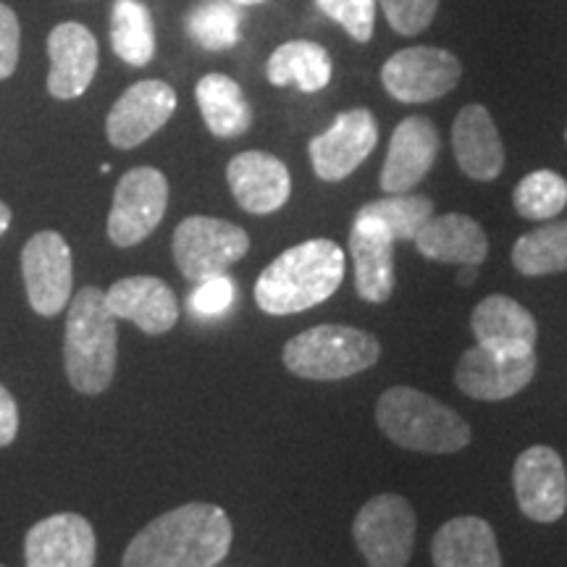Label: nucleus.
<instances>
[{
  "mask_svg": "<svg viewBox=\"0 0 567 567\" xmlns=\"http://www.w3.org/2000/svg\"><path fill=\"white\" fill-rule=\"evenodd\" d=\"M457 281L463 284V287H471V284L476 281V266H463V271H460Z\"/></svg>",
  "mask_w": 567,
  "mask_h": 567,
  "instance_id": "nucleus-38",
  "label": "nucleus"
},
{
  "mask_svg": "<svg viewBox=\"0 0 567 567\" xmlns=\"http://www.w3.org/2000/svg\"><path fill=\"white\" fill-rule=\"evenodd\" d=\"M452 151L460 172L476 182H492L505 168V145L492 113L484 105L471 103L457 113L452 124Z\"/></svg>",
  "mask_w": 567,
  "mask_h": 567,
  "instance_id": "nucleus-21",
  "label": "nucleus"
},
{
  "mask_svg": "<svg viewBox=\"0 0 567 567\" xmlns=\"http://www.w3.org/2000/svg\"><path fill=\"white\" fill-rule=\"evenodd\" d=\"M316 6L323 17L337 21L354 42L373 38L379 0H316Z\"/></svg>",
  "mask_w": 567,
  "mask_h": 567,
  "instance_id": "nucleus-32",
  "label": "nucleus"
},
{
  "mask_svg": "<svg viewBox=\"0 0 567 567\" xmlns=\"http://www.w3.org/2000/svg\"><path fill=\"white\" fill-rule=\"evenodd\" d=\"M48 55H51V74H48L51 95L59 101H74L84 95L97 71L95 34L76 21H63L48 38Z\"/></svg>",
  "mask_w": 567,
  "mask_h": 567,
  "instance_id": "nucleus-20",
  "label": "nucleus"
},
{
  "mask_svg": "<svg viewBox=\"0 0 567 567\" xmlns=\"http://www.w3.org/2000/svg\"><path fill=\"white\" fill-rule=\"evenodd\" d=\"M417 252L436 264L481 266L488 258V239L476 218L463 213L431 216L413 239Z\"/></svg>",
  "mask_w": 567,
  "mask_h": 567,
  "instance_id": "nucleus-23",
  "label": "nucleus"
},
{
  "mask_svg": "<svg viewBox=\"0 0 567 567\" xmlns=\"http://www.w3.org/2000/svg\"><path fill=\"white\" fill-rule=\"evenodd\" d=\"M176 111V92L168 82L145 80L132 84L130 90L113 103L105 118V134L118 151H132L151 140Z\"/></svg>",
  "mask_w": 567,
  "mask_h": 567,
  "instance_id": "nucleus-14",
  "label": "nucleus"
},
{
  "mask_svg": "<svg viewBox=\"0 0 567 567\" xmlns=\"http://www.w3.org/2000/svg\"><path fill=\"white\" fill-rule=\"evenodd\" d=\"M513 205L528 221H549L565 210L567 182L549 168L523 176L513 193Z\"/></svg>",
  "mask_w": 567,
  "mask_h": 567,
  "instance_id": "nucleus-31",
  "label": "nucleus"
},
{
  "mask_svg": "<svg viewBox=\"0 0 567 567\" xmlns=\"http://www.w3.org/2000/svg\"><path fill=\"white\" fill-rule=\"evenodd\" d=\"M21 274L34 313L59 316L71 300L74 264L59 231H38L21 250Z\"/></svg>",
  "mask_w": 567,
  "mask_h": 567,
  "instance_id": "nucleus-10",
  "label": "nucleus"
},
{
  "mask_svg": "<svg viewBox=\"0 0 567 567\" xmlns=\"http://www.w3.org/2000/svg\"><path fill=\"white\" fill-rule=\"evenodd\" d=\"M197 105H200L203 122L210 134L221 140H231L245 134L252 126V109L247 103L243 87L226 74H205L197 82Z\"/></svg>",
  "mask_w": 567,
  "mask_h": 567,
  "instance_id": "nucleus-26",
  "label": "nucleus"
},
{
  "mask_svg": "<svg viewBox=\"0 0 567 567\" xmlns=\"http://www.w3.org/2000/svg\"><path fill=\"white\" fill-rule=\"evenodd\" d=\"M19 19L9 6L0 3V80H9L19 63Z\"/></svg>",
  "mask_w": 567,
  "mask_h": 567,
  "instance_id": "nucleus-35",
  "label": "nucleus"
},
{
  "mask_svg": "<svg viewBox=\"0 0 567 567\" xmlns=\"http://www.w3.org/2000/svg\"><path fill=\"white\" fill-rule=\"evenodd\" d=\"M116 318L105 305V292L84 287L69 305L63 363L71 386L82 394H101L116 373Z\"/></svg>",
  "mask_w": 567,
  "mask_h": 567,
  "instance_id": "nucleus-3",
  "label": "nucleus"
},
{
  "mask_svg": "<svg viewBox=\"0 0 567 567\" xmlns=\"http://www.w3.org/2000/svg\"><path fill=\"white\" fill-rule=\"evenodd\" d=\"M97 542L87 517L59 513L34 523L24 542L27 567H95Z\"/></svg>",
  "mask_w": 567,
  "mask_h": 567,
  "instance_id": "nucleus-15",
  "label": "nucleus"
},
{
  "mask_svg": "<svg viewBox=\"0 0 567 567\" xmlns=\"http://www.w3.org/2000/svg\"><path fill=\"white\" fill-rule=\"evenodd\" d=\"M19 431V410L9 389L0 384V446H9Z\"/></svg>",
  "mask_w": 567,
  "mask_h": 567,
  "instance_id": "nucleus-36",
  "label": "nucleus"
},
{
  "mask_svg": "<svg viewBox=\"0 0 567 567\" xmlns=\"http://www.w3.org/2000/svg\"><path fill=\"white\" fill-rule=\"evenodd\" d=\"M354 289L365 302H386L394 292V237L379 218L354 216L350 229Z\"/></svg>",
  "mask_w": 567,
  "mask_h": 567,
  "instance_id": "nucleus-19",
  "label": "nucleus"
},
{
  "mask_svg": "<svg viewBox=\"0 0 567 567\" xmlns=\"http://www.w3.org/2000/svg\"><path fill=\"white\" fill-rule=\"evenodd\" d=\"M471 329L478 344L505 354H530L536 347V318L517 300L505 295H492L476 305L471 316Z\"/></svg>",
  "mask_w": 567,
  "mask_h": 567,
  "instance_id": "nucleus-22",
  "label": "nucleus"
},
{
  "mask_svg": "<svg viewBox=\"0 0 567 567\" xmlns=\"http://www.w3.org/2000/svg\"><path fill=\"white\" fill-rule=\"evenodd\" d=\"M226 182L239 208L255 216L276 213L292 195V176H289L287 163L264 151L234 155L226 168Z\"/></svg>",
  "mask_w": 567,
  "mask_h": 567,
  "instance_id": "nucleus-16",
  "label": "nucleus"
},
{
  "mask_svg": "<svg viewBox=\"0 0 567 567\" xmlns=\"http://www.w3.org/2000/svg\"><path fill=\"white\" fill-rule=\"evenodd\" d=\"M334 63L323 45L313 40H289L276 48L266 63V76L274 87H297L300 92H321L331 82Z\"/></svg>",
  "mask_w": 567,
  "mask_h": 567,
  "instance_id": "nucleus-25",
  "label": "nucleus"
},
{
  "mask_svg": "<svg viewBox=\"0 0 567 567\" xmlns=\"http://www.w3.org/2000/svg\"><path fill=\"white\" fill-rule=\"evenodd\" d=\"M234 6H258V3H266V0H231Z\"/></svg>",
  "mask_w": 567,
  "mask_h": 567,
  "instance_id": "nucleus-39",
  "label": "nucleus"
},
{
  "mask_svg": "<svg viewBox=\"0 0 567 567\" xmlns=\"http://www.w3.org/2000/svg\"><path fill=\"white\" fill-rule=\"evenodd\" d=\"M9 226H11V208L6 203H0V237L9 231Z\"/></svg>",
  "mask_w": 567,
  "mask_h": 567,
  "instance_id": "nucleus-37",
  "label": "nucleus"
},
{
  "mask_svg": "<svg viewBox=\"0 0 567 567\" xmlns=\"http://www.w3.org/2000/svg\"><path fill=\"white\" fill-rule=\"evenodd\" d=\"M431 559L436 567H502L494 528L473 515L455 517L436 530Z\"/></svg>",
  "mask_w": 567,
  "mask_h": 567,
  "instance_id": "nucleus-24",
  "label": "nucleus"
},
{
  "mask_svg": "<svg viewBox=\"0 0 567 567\" xmlns=\"http://www.w3.org/2000/svg\"><path fill=\"white\" fill-rule=\"evenodd\" d=\"M513 486L523 515L534 523H557L567 509V473L551 446H528L517 457Z\"/></svg>",
  "mask_w": 567,
  "mask_h": 567,
  "instance_id": "nucleus-12",
  "label": "nucleus"
},
{
  "mask_svg": "<svg viewBox=\"0 0 567 567\" xmlns=\"http://www.w3.org/2000/svg\"><path fill=\"white\" fill-rule=\"evenodd\" d=\"M229 515L208 502H189L147 523L124 551L122 567H216L231 549Z\"/></svg>",
  "mask_w": 567,
  "mask_h": 567,
  "instance_id": "nucleus-1",
  "label": "nucleus"
},
{
  "mask_svg": "<svg viewBox=\"0 0 567 567\" xmlns=\"http://www.w3.org/2000/svg\"><path fill=\"white\" fill-rule=\"evenodd\" d=\"M513 264L523 276L567 271V221H551L523 234L513 247Z\"/></svg>",
  "mask_w": 567,
  "mask_h": 567,
  "instance_id": "nucleus-28",
  "label": "nucleus"
},
{
  "mask_svg": "<svg viewBox=\"0 0 567 567\" xmlns=\"http://www.w3.org/2000/svg\"><path fill=\"white\" fill-rule=\"evenodd\" d=\"M168 205V182L158 168L140 166L116 184L109 216V237L116 247H134L155 231Z\"/></svg>",
  "mask_w": 567,
  "mask_h": 567,
  "instance_id": "nucleus-8",
  "label": "nucleus"
},
{
  "mask_svg": "<svg viewBox=\"0 0 567 567\" xmlns=\"http://www.w3.org/2000/svg\"><path fill=\"white\" fill-rule=\"evenodd\" d=\"M379 6L386 13V21L396 34H421L429 30L436 17L439 0H379Z\"/></svg>",
  "mask_w": 567,
  "mask_h": 567,
  "instance_id": "nucleus-34",
  "label": "nucleus"
},
{
  "mask_svg": "<svg viewBox=\"0 0 567 567\" xmlns=\"http://www.w3.org/2000/svg\"><path fill=\"white\" fill-rule=\"evenodd\" d=\"M415 530V509L405 496L379 494L360 507L352 536L368 567H408Z\"/></svg>",
  "mask_w": 567,
  "mask_h": 567,
  "instance_id": "nucleus-6",
  "label": "nucleus"
},
{
  "mask_svg": "<svg viewBox=\"0 0 567 567\" xmlns=\"http://www.w3.org/2000/svg\"><path fill=\"white\" fill-rule=\"evenodd\" d=\"M463 80V63L444 48H405L381 69L384 90L400 103H431Z\"/></svg>",
  "mask_w": 567,
  "mask_h": 567,
  "instance_id": "nucleus-9",
  "label": "nucleus"
},
{
  "mask_svg": "<svg viewBox=\"0 0 567 567\" xmlns=\"http://www.w3.org/2000/svg\"><path fill=\"white\" fill-rule=\"evenodd\" d=\"M237 300V284L226 274L210 276V279L197 281L195 292L189 295V313L210 321V318H221L234 308Z\"/></svg>",
  "mask_w": 567,
  "mask_h": 567,
  "instance_id": "nucleus-33",
  "label": "nucleus"
},
{
  "mask_svg": "<svg viewBox=\"0 0 567 567\" xmlns=\"http://www.w3.org/2000/svg\"><path fill=\"white\" fill-rule=\"evenodd\" d=\"M111 48L130 66H147L155 55V27L142 0H116L111 9Z\"/></svg>",
  "mask_w": 567,
  "mask_h": 567,
  "instance_id": "nucleus-27",
  "label": "nucleus"
},
{
  "mask_svg": "<svg viewBox=\"0 0 567 567\" xmlns=\"http://www.w3.org/2000/svg\"><path fill=\"white\" fill-rule=\"evenodd\" d=\"M536 373V352L505 354L484 344H473L463 352L455 371V384L463 394L481 402L509 400L530 384Z\"/></svg>",
  "mask_w": 567,
  "mask_h": 567,
  "instance_id": "nucleus-13",
  "label": "nucleus"
},
{
  "mask_svg": "<svg viewBox=\"0 0 567 567\" xmlns=\"http://www.w3.org/2000/svg\"><path fill=\"white\" fill-rule=\"evenodd\" d=\"M381 344L373 334L352 326L326 323L302 331L284 347V365L308 381H342L373 368Z\"/></svg>",
  "mask_w": 567,
  "mask_h": 567,
  "instance_id": "nucleus-5",
  "label": "nucleus"
},
{
  "mask_svg": "<svg viewBox=\"0 0 567 567\" xmlns=\"http://www.w3.org/2000/svg\"><path fill=\"white\" fill-rule=\"evenodd\" d=\"M375 423L394 444L429 455H452L471 444V425L452 408L413 386H392L375 405Z\"/></svg>",
  "mask_w": 567,
  "mask_h": 567,
  "instance_id": "nucleus-4",
  "label": "nucleus"
},
{
  "mask_svg": "<svg viewBox=\"0 0 567 567\" xmlns=\"http://www.w3.org/2000/svg\"><path fill=\"white\" fill-rule=\"evenodd\" d=\"M250 250L243 226L210 216H189L174 231V260L184 279L203 281L226 274Z\"/></svg>",
  "mask_w": 567,
  "mask_h": 567,
  "instance_id": "nucleus-7",
  "label": "nucleus"
},
{
  "mask_svg": "<svg viewBox=\"0 0 567 567\" xmlns=\"http://www.w3.org/2000/svg\"><path fill=\"white\" fill-rule=\"evenodd\" d=\"M358 213L360 216L379 218L394 237V243H413L425 221L434 216V203L423 195L402 193L368 203Z\"/></svg>",
  "mask_w": 567,
  "mask_h": 567,
  "instance_id": "nucleus-30",
  "label": "nucleus"
},
{
  "mask_svg": "<svg viewBox=\"0 0 567 567\" xmlns=\"http://www.w3.org/2000/svg\"><path fill=\"white\" fill-rule=\"evenodd\" d=\"M105 305L116 321H132L151 337L166 334L179 321L174 289L158 276H126L105 292Z\"/></svg>",
  "mask_w": 567,
  "mask_h": 567,
  "instance_id": "nucleus-18",
  "label": "nucleus"
},
{
  "mask_svg": "<svg viewBox=\"0 0 567 567\" xmlns=\"http://www.w3.org/2000/svg\"><path fill=\"white\" fill-rule=\"evenodd\" d=\"M0 567H3V565H0Z\"/></svg>",
  "mask_w": 567,
  "mask_h": 567,
  "instance_id": "nucleus-41",
  "label": "nucleus"
},
{
  "mask_svg": "<svg viewBox=\"0 0 567 567\" xmlns=\"http://www.w3.org/2000/svg\"><path fill=\"white\" fill-rule=\"evenodd\" d=\"M379 142V124L373 113L352 109L339 113L337 122L310 140V163L318 179L342 182L373 153Z\"/></svg>",
  "mask_w": 567,
  "mask_h": 567,
  "instance_id": "nucleus-11",
  "label": "nucleus"
},
{
  "mask_svg": "<svg viewBox=\"0 0 567 567\" xmlns=\"http://www.w3.org/2000/svg\"><path fill=\"white\" fill-rule=\"evenodd\" d=\"M243 13L231 0H210L197 6L187 19V32L205 51H229L243 38Z\"/></svg>",
  "mask_w": 567,
  "mask_h": 567,
  "instance_id": "nucleus-29",
  "label": "nucleus"
},
{
  "mask_svg": "<svg viewBox=\"0 0 567 567\" xmlns=\"http://www.w3.org/2000/svg\"><path fill=\"white\" fill-rule=\"evenodd\" d=\"M439 132L431 118L408 116L405 122L396 124L389 140V153L381 168V189L386 195H402L415 189L439 155Z\"/></svg>",
  "mask_w": 567,
  "mask_h": 567,
  "instance_id": "nucleus-17",
  "label": "nucleus"
},
{
  "mask_svg": "<svg viewBox=\"0 0 567 567\" xmlns=\"http://www.w3.org/2000/svg\"><path fill=\"white\" fill-rule=\"evenodd\" d=\"M344 255L331 239H308L281 252L255 284V300L268 316H292L316 308L342 287Z\"/></svg>",
  "mask_w": 567,
  "mask_h": 567,
  "instance_id": "nucleus-2",
  "label": "nucleus"
},
{
  "mask_svg": "<svg viewBox=\"0 0 567 567\" xmlns=\"http://www.w3.org/2000/svg\"><path fill=\"white\" fill-rule=\"evenodd\" d=\"M565 140H567V132H565Z\"/></svg>",
  "mask_w": 567,
  "mask_h": 567,
  "instance_id": "nucleus-40",
  "label": "nucleus"
}]
</instances>
